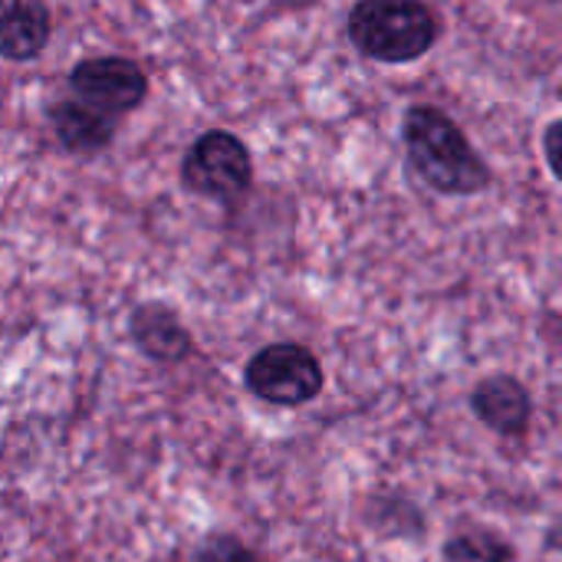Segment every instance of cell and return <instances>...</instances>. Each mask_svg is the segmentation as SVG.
I'll return each mask as SVG.
<instances>
[{"instance_id": "obj_1", "label": "cell", "mask_w": 562, "mask_h": 562, "mask_svg": "<svg viewBox=\"0 0 562 562\" xmlns=\"http://www.w3.org/2000/svg\"><path fill=\"white\" fill-rule=\"evenodd\" d=\"M402 142L412 171L438 194L468 198L491 188L494 175L464 128L438 105L415 102L402 119Z\"/></svg>"}, {"instance_id": "obj_2", "label": "cell", "mask_w": 562, "mask_h": 562, "mask_svg": "<svg viewBox=\"0 0 562 562\" xmlns=\"http://www.w3.org/2000/svg\"><path fill=\"white\" fill-rule=\"evenodd\" d=\"M346 33L366 59L405 66L435 49L441 20L425 0H359L349 10Z\"/></svg>"}, {"instance_id": "obj_3", "label": "cell", "mask_w": 562, "mask_h": 562, "mask_svg": "<svg viewBox=\"0 0 562 562\" xmlns=\"http://www.w3.org/2000/svg\"><path fill=\"white\" fill-rule=\"evenodd\" d=\"M181 184L207 201L237 204L254 184V158L244 138L224 128H211L194 138L181 158Z\"/></svg>"}, {"instance_id": "obj_4", "label": "cell", "mask_w": 562, "mask_h": 562, "mask_svg": "<svg viewBox=\"0 0 562 562\" xmlns=\"http://www.w3.org/2000/svg\"><path fill=\"white\" fill-rule=\"evenodd\" d=\"M244 382L267 405L300 408L323 392V366L300 342H273L247 362Z\"/></svg>"}, {"instance_id": "obj_5", "label": "cell", "mask_w": 562, "mask_h": 562, "mask_svg": "<svg viewBox=\"0 0 562 562\" xmlns=\"http://www.w3.org/2000/svg\"><path fill=\"white\" fill-rule=\"evenodd\" d=\"M66 89L92 109L122 119L148 99V76L128 56H89L69 69Z\"/></svg>"}, {"instance_id": "obj_6", "label": "cell", "mask_w": 562, "mask_h": 562, "mask_svg": "<svg viewBox=\"0 0 562 562\" xmlns=\"http://www.w3.org/2000/svg\"><path fill=\"white\" fill-rule=\"evenodd\" d=\"M128 333L138 352L151 362H184L194 352V339L175 310L165 303H138L128 316Z\"/></svg>"}, {"instance_id": "obj_7", "label": "cell", "mask_w": 562, "mask_h": 562, "mask_svg": "<svg viewBox=\"0 0 562 562\" xmlns=\"http://www.w3.org/2000/svg\"><path fill=\"white\" fill-rule=\"evenodd\" d=\"M471 408L491 431L504 438L527 435L533 418L530 392L514 375H487L484 382H477L471 392Z\"/></svg>"}, {"instance_id": "obj_8", "label": "cell", "mask_w": 562, "mask_h": 562, "mask_svg": "<svg viewBox=\"0 0 562 562\" xmlns=\"http://www.w3.org/2000/svg\"><path fill=\"white\" fill-rule=\"evenodd\" d=\"M49 125H53V135L59 138V145L69 155L89 158V155H99V151H105L112 145L119 119L92 109L89 102H82L76 95H63L49 109Z\"/></svg>"}, {"instance_id": "obj_9", "label": "cell", "mask_w": 562, "mask_h": 562, "mask_svg": "<svg viewBox=\"0 0 562 562\" xmlns=\"http://www.w3.org/2000/svg\"><path fill=\"white\" fill-rule=\"evenodd\" d=\"M53 33V16L46 0H3V36L0 49L10 63L36 59Z\"/></svg>"}, {"instance_id": "obj_10", "label": "cell", "mask_w": 562, "mask_h": 562, "mask_svg": "<svg viewBox=\"0 0 562 562\" xmlns=\"http://www.w3.org/2000/svg\"><path fill=\"white\" fill-rule=\"evenodd\" d=\"M445 562H514V550L491 530H464L445 543Z\"/></svg>"}, {"instance_id": "obj_11", "label": "cell", "mask_w": 562, "mask_h": 562, "mask_svg": "<svg viewBox=\"0 0 562 562\" xmlns=\"http://www.w3.org/2000/svg\"><path fill=\"white\" fill-rule=\"evenodd\" d=\"M191 562H260V560H257V553H254L247 543H240L237 537H231V533H217V537H211V540H204V543H201V550L194 553V560Z\"/></svg>"}, {"instance_id": "obj_12", "label": "cell", "mask_w": 562, "mask_h": 562, "mask_svg": "<svg viewBox=\"0 0 562 562\" xmlns=\"http://www.w3.org/2000/svg\"><path fill=\"white\" fill-rule=\"evenodd\" d=\"M543 155H547V168L553 171V178L562 184V119L547 125V132H543Z\"/></svg>"}]
</instances>
